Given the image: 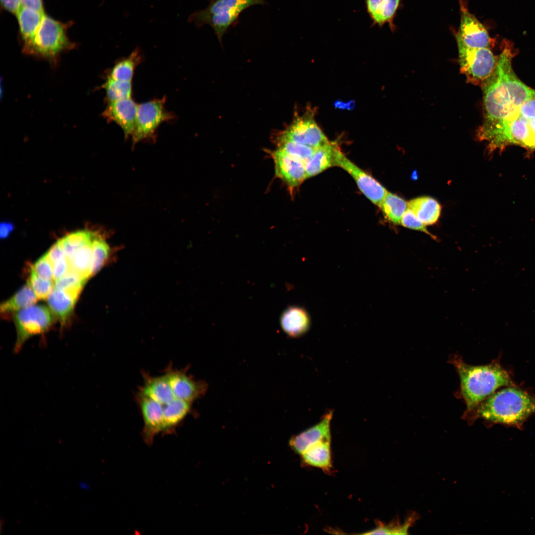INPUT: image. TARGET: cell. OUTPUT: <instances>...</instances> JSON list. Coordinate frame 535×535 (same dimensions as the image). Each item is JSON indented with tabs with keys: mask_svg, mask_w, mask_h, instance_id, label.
Masks as SVG:
<instances>
[{
	"mask_svg": "<svg viewBox=\"0 0 535 535\" xmlns=\"http://www.w3.org/2000/svg\"><path fill=\"white\" fill-rule=\"evenodd\" d=\"M0 1L5 9L15 14L21 8V0H0Z\"/></svg>",
	"mask_w": 535,
	"mask_h": 535,
	"instance_id": "42",
	"label": "cell"
},
{
	"mask_svg": "<svg viewBox=\"0 0 535 535\" xmlns=\"http://www.w3.org/2000/svg\"><path fill=\"white\" fill-rule=\"evenodd\" d=\"M47 257L53 266L59 260L65 257L60 239L54 243L46 253Z\"/></svg>",
	"mask_w": 535,
	"mask_h": 535,
	"instance_id": "40",
	"label": "cell"
},
{
	"mask_svg": "<svg viewBox=\"0 0 535 535\" xmlns=\"http://www.w3.org/2000/svg\"><path fill=\"white\" fill-rule=\"evenodd\" d=\"M79 487L83 490H91L90 485L86 482H79Z\"/></svg>",
	"mask_w": 535,
	"mask_h": 535,
	"instance_id": "46",
	"label": "cell"
},
{
	"mask_svg": "<svg viewBox=\"0 0 535 535\" xmlns=\"http://www.w3.org/2000/svg\"><path fill=\"white\" fill-rule=\"evenodd\" d=\"M21 7L30 8L44 12L42 0H21Z\"/></svg>",
	"mask_w": 535,
	"mask_h": 535,
	"instance_id": "43",
	"label": "cell"
},
{
	"mask_svg": "<svg viewBox=\"0 0 535 535\" xmlns=\"http://www.w3.org/2000/svg\"><path fill=\"white\" fill-rule=\"evenodd\" d=\"M271 155L275 164L276 175L290 187L299 186L306 179L303 162L279 149L273 151Z\"/></svg>",
	"mask_w": 535,
	"mask_h": 535,
	"instance_id": "15",
	"label": "cell"
},
{
	"mask_svg": "<svg viewBox=\"0 0 535 535\" xmlns=\"http://www.w3.org/2000/svg\"><path fill=\"white\" fill-rule=\"evenodd\" d=\"M47 299L51 310L61 324L64 325L73 312L77 299L54 287Z\"/></svg>",
	"mask_w": 535,
	"mask_h": 535,
	"instance_id": "25",
	"label": "cell"
},
{
	"mask_svg": "<svg viewBox=\"0 0 535 535\" xmlns=\"http://www.w3.org/2000/svg\"><path fill=\"white\" fill-rule=\"evenodd\" d=\"M44 14V12L25 7H21L16 14L25 50L33 42Z\"/></svg>",
	"mask_w": 535,
	"mask_h": 535,
	"instance_id": "23",
	"label": "cell"
},
{
	"mask_svg": "<svg viewBox=\"0 0 535 535\" xmlns=\"http://www.w3.org/2000/svg\"><path fill=\"white\" fill-rule=\"evenodd\" d=\"M102 88L105 89L107 103L131 98V81H123L107 78Z\"/></svg>",
	"mask_w": 535,
	"mask_h": 535,
	"instance_id": "31",
	"label": "cell"
},
{
	"mask_svg": "<svg viewBox=\"0 0 535 535\" xmlns=\"http://www.w3.org/2000/svg\"><path fill=\"white\" fill-rule=\"evenodd\" d=\"M92 254L91 276L101 269L110 254V248L104 237L95 234L92 241Z\"/></svg>",
	"mask_w": 535,
	"mask_h": 535,
	"instance_id": "33",
	"label": "cell"
},
{
	"mask_svg": "<svg viewBox=\"0 0 535 535\" xmlns=\"http://www.w3.org/2000/svg\"><path fill=\"white\" fill-rule=\"evenodd\" d=\"M379 207L389 221L394 224H399L404 213L408 209V203L402 198L387 191Z\"/></svg>",
	"mask_w": 535,
	"mask_h": 535,
	"instance_id": "29",
	"label": "cell"
},
{
	"mask_svg": "<svg viewBox=\"0 0 535 535\" xmlns=\"http://www.w3.org/2000/svg\"><path fill=\"white\" fill-rule=\"evenodd\" d=\"M138 105L131 98L109 102L103 112L108 122L116 123L122 130L125 138L132 136L136 125Z\"/></svg>",
	"mask_w": 535,
	"mask_h": 535,
	"instance_id": "13",
	"label": "cell"
},
{
	"mask_svg": "<svg viewBox=\"0 0 535 535\" xmlns=\"http://www.w3.org/2000/svg\"><path fill=\"white\" fill-rule=\"evenodd\" d=\"M535 413V398L514 387L502 389L481 402L466 419L481 418L493 423L520 425Z\"/></svg>",
	"mask_w": 535,
	"mask_h": 535,
	"instance_id": "3",
	"label": "cell"
},
{
	"mask_svg": "<svg viewBox=\"0 0 535 535\" xmlns=\"http://www.w3.org/2000/svg\"><path fill=\"white\" fill-rule=\"evenodd\" d=\"M87 279L70 269L63 276L54 281V287L77 299Z\"/></svg>",
	"mask_w": 535,
	"mask_h": 535,
	"instance_id": "32",
	"label": "cell"
},
{
	"mask_svg": "<svg viewBox=\"0 0 535 535\" xmlns=\"http://www.w3.org/2000/svg\"><path fill=\"white\" fill-rule=\"evenodd\" d=\"M280 324L282 330L289 337H301L310 328L311 317L308 311L302 307L289 306L282 313Z\"/></svg>",
	"mask_w": 535,
	"mask_h": 535,
	"instance_id": "17",
	"label": "cell"
},
{
	"mask_svg": "<svg viewBox=\"0 0 535 535\" xmlns=\"http://www.w3.org/2000/svg\"><path fill=\"white\" fill-rule=\"evenodd\" d=\"M187 368L178 370L169 364L164 370L176 398L193 403L206 393L208 385L205 381L195 380L187 374Z\"/></svg>",
	"mask_w": 535,
	"mask_h": 535,
	"instance_id": "11",
	"label": "cell"
},
{
	"mask_svg": "<svg viewBox=\"0 0 535 535\" xmlns=\"http://www.w3.org/2000/svg\"><path fill=\"white\" fill-rule=\"evenodd\" d=\"M346 103H347V110H353V109L355 107V102L353 100H349V101L346 102Z\"/></svg>",
	"mask_w": 535,
	"mask_h": 535,
	"instance_id": "47",
	"label": "cell"
},
{
	"mask_svg": "<svg viewBox=\"0 0 535 535\" xmlns=\"http://www.w3.org/2000/svg\"><path fill=\"white\" fill-rule=\"evenodd\" d=\"M330 441L323 439L309 446L301 454L304 462L329 472L332 467Z\"/></svg>",
	"mask_w": 535,
	"mask_h": 535,
	"instance_id": "21",
	"label": "cell"
},
{
	"mask_svg": "<svg viewBox=\"0 0 535 535\" xmlns=\"http://www.w3.org/2000/svg\"><path fill=\"white\" fill-rule=\"evenodd\" d=\"M92 241L79 248L69 261L70 269L87 280L91 277Z\"/></svg>",
	"mask_w": 535,
	"mask_h": 535,
	"instance_id": "28",
	"label": "cell"
},
{
	"mask_svg": "<svg viewBox=\"0 0 535 535\" xmlns=\"http://www.w3.org/2000/svg\"><path fill=\"white\" fill-rule=\"evenodd\" d=\"M69 269V261L65 257L57 261L53 266L54 280L55 281L61 278Z\"/></svg>",
	"mask_w": 535,
	"mask_h": 535,
	"instance_id": "39",
	"label": "cell"
},
{
	"mask_svg": "<svg viewBox=\"0 0 535 535\" xmlns=\"http://www.w3.org/2000/svg\"><path fill=\"white\" fill-rule=\"evenodd\" d=\"M511 48L505 46L497 58L491 74L481 86L483 95V121L477 133L485 131L506 119L527 100L535 97L515 75L512 66Z\"/></svg>",
	"mask_w": 535,
	"mask_h": 535,
	"instance_id": "1",
	"label": "cell"
},
{
	"mask_svg": "<svg viewBox=\"0 0 535 535\" xmlns=\"http://www.w3.org/2000/svg\"><path fill=\"white\" fill-rule=\"evenodd\" d=\"M13 320L16 331L14 351L18 352L29 338L47 332L55 318L47 306L33 305L14 314Z\"/></svg>",
	"mask_w": 535,
	"mask_h": 535,
	"instance_id": "5",
	"label": "cell"
},
{
	"mask_svg": "<svg viewBox=\"0 0 535 535\" xmlns=\"http://www.w3.org/2000/svg\"><path fill=\"white\" fill-rule=\"evenodd\" d=\"M143 385L139 387V391L145 396L164 405L175 398L168 381L163 374L160 376H153L143 371Z\"/></svg>",
	"mask_w": 535,
	"mask_h": 535,
	"instance_id": "18",
	"label": "cell"
},
{
	"mask_svg": "<svg viewBox=\"0 0 535 535\" xmlns=\"http://www.w3.org/2000/svg\"><path fill=\"white\" fill-rule=\"evenodd\" d=\"M367 12L372 21V26L381 27L388 23L393 31V20L399 6L400 0H364Z\"/></svg>",
	"mask_w": 535,
	"mask_h": 535,
	"instance_id": "19",
	"label": "cell"
},
{
	"mask_svg": "<svg viewBox=\"0 0 535 535\" xmlns=\"http://www.w3.org/2000/svg\"><path fill=\"white\" fill-rule=\"evenodd\" d=\"M264 3V0H210L207 7L192 13L188 21L198 28L209 25L221 42L223 35L243 10L252 5Z\"/></svg>",
	"mask_w": 535,
	"mask_h": 535,
	"instance_id": "4",
	"label": "cell"
},
{
	"mask_svg": "<svg viewBox=\"0 0 535 535\" xmlns=\"http://www.w3.org/2000/svg\"><path fill=\"white\" fill-rule=\"evenodd\" d=\"M142 59L140 49L136 48L128 56L119 59L110 69L107 77L117 80L131 81L135 70Z\"/></svg>",
	"mask_w": 535,
	"mask_h": 535,
	"instance_id": "26",
	"label": "cell"
},
{
	"mask_svg": "<svg viewBox=\"0 0 535 535\" xmlns=\"http://www.w3.org/2000/svg\"><path fill=\"white\" fill-rule=\"evenodd\" d=\"M69 45L62 24L44 14L33 42L25 51L52 57Z\"/></svg>",
	"mask_w": 535,
	"mask_h": 535,
	"instance_id": "7",
	"label": "cell"
},
{
	"mask_svg": "<svg viewBox=\"0 0 535 535\" xmlns=\"http://www.w3.org/2000/svg\"><path fill=\"white\" fill-rule=\"evenodd\" d=\"M412 515L409 517L403 524L399 523H392L385 525L379 523L376 528L371 531L363 533L365 535H404L408 534V531L410 527L414 523L415 516Z\"/></svg>",
	"mask_w": 535,
	"mask_h": 535,
	"instance_id": "35",
	"label": "cell"
},
{
	"mask_svg": "<svg viewBox=\"0 0 535 535\" xmlns=\"http://www.w3.org/2000/svg\"><path fill=\"white\" fill-rule=\"evenodd\" d=\"M338 146L335 143H328L316 148L314 153L305 163L306 178L319 174L334 165L335 152Z\"/></svg>",
	"mask_w": 535,
	"mask_h": 535,
	"instance_id": "20",
	"label": "cell"
},
{
	"mask_svg": "<svg viewBox=\"0 0 535 535\" xmlns=\"http://www.w3.org/2000/svg\"><path fill=\"white\" fill-rule=\"evenodd\" d=\"M192 403L175 398L163 405L164 428L163 432L170 433L180 424L192 410Z\"/></svg>",
	"mask_w": 535,
	"mask_h": 535,
	"instance_id": "24",
	"label": "cell"
},
{
	"mask_svg": "<svg viewBox=\"0 0 535 535\" xmlns=\"http://www.w3.org/2000/svg\"><path fill=\"white\" fill-rule=\"evenodd\" d=\"M459 32L456 38L472 48H489L491 39L483 25L464 6L461 7Z\"/></svg>",
	"mask_w": 535,
	"mask_h": 535,
	"instance_id": "14",
	"label": "cell"
},
{
	"mask_svg": "<svg viewBox=\"0 0 535 535\" xmlns=\"http://www.w3.org/2000/svg\"><path fill=\"white\" fill-rule=\"evenodd\" d=\"M334 165L339 166L348 172L365 196L379 207L387 191L378 181L350 161L338 147L335 152Z\"/></svg>",
	"mask_w": 535,
	"mask_h": 535,
	"instance_id": "10",
	"label": "cell"
},
{
	"mask_svg": "<svg viewBox=\"0 0 535 535\" xmlns=\"http://www.w3.org/2000/svg\"><path fill=\"white\" fill-rule=\"evenodd\" d=\"M334 107L337 109L347 110V103L341 100H336L334 103Z\"/></svg>",
	"mask_w": 535,
	"mask_h": 535,
	"instance_id": "45",
	"label": "cell"
},
{
	"mask_svg": "<svg viewBox=\"0 0 535 535\" xmlns=\"http://www.w3.org/2000/svg\"><path fill=\"white\" fill-rule=\"evenodd\" d=\"M52 281L41 277L31 268L27 283L30 286L38 299L46 300L54 287Z\"/></svg>",
	"mask_w": 535,
	"mask_h": 535,
	"instance_id": "36",
	"label": "cell"
},
{
	"mask_svg": "<svg viewBox=\"0 0 535 535\" xmlns=\"http://www.w3.org/2000/svg\"><path fill=\"white\" fill-rule=\"evenodd\" d=\"M408 208L426 225L435 223L441 212V206L438 202L429 197H421L411 200L408 203Z\"/></svg>",
	"mask_w": 535,
	"mask_h": 535,
	"instance_id": "22",
	"label": "cell"
},
{
	"mask_svg": "<svg viewBox=\"0 0 535 535\" xmlns=\"http://www.w3.org/2000/svg\"><path fill=\"white\" fill-rule=\"evenodd\" d=\"M279 137L314 148L330 142L317 124L310 110L302 116H297Z\"/></svg>",
	"mask_w": 535,
	"mask_h": 535,
	"instance_id": "9",
	"label": "cell"
},
{
	"mask_svg": "<svg viewBox=\"0 0 535 535\" xmlns=\"http://www.w3.org/2000/svg\"><path fill=\"white\" fill-rule=\"evenodd\" d=\"M449 362L454 366L459 376L460 388L457 394L466 406L463 415L465 420L498 388L513 385L508 373L496 363L471 365L458 355H452Z\"/></svg>",
	"mask_w": 535,
	"mask_h": 535,
	"instance_id": "2",
	"label": "cell"
},
{
	"mask_svg": "<svg viewBox=\"0 0 535 535\" xmlns=\"http://www.w3.org/2000/svg\"><path fill=\"white\" fill-rule=\"evenodd\" d=\"M332 415L333 411H328L318 424L293 437L290 443L294 450L301 455L311 445L323 439H331L330 422Z\"/></svg>",
	"mask_w": 535,
	"mask_h": 535,
	"instance_id": "16",
	"label": "cell"
},
{
	"mask_svg": "<svg viewBox=\"0 0 535 535\" xmlns=\"http://www.w3.org/2000/svg\"><path fill=\"white\" fill-rule=\"evenodd\" d=\"M135 398L143 420L144 440L147 444H151L155 436L163 431V405L139 391Z\"/></svg>",
	"mask_w": 535,
	"mask_h": 535,
	"instance_id": "12",
	"label": "cell"
},
{
	"mask_svg": "<svg viewBox=\"0 0 535 535\" xmlns=\"http://www.w3.org/2000/svg\"><path fill=\"white\" fill-rule=\"evenodd\" d=\"M95 234L87 230H80L60 239L65 257L70 260L79 248L93 240Z\"/></svg>",
	"mask_w": 535,
	"mask_h": 535,
	"instance_id": "30",
	"label": "cell"
},
{
	"mask_svg": "<svg viewBox=\"0 0 535 535\" xmlns=\"http://www.w3.org/2000/svg\"><path fill=\"white\" fill-rule=\"evenodd\" d=\"M400 224L405 227L423 232L432 239H436V237L428 230L426 225L421 222L409 208L404 213Z\"/></svg>",
	"mask_w": 535,
	"mask_h": 535,
	"instance_id": "37",
	"label": "cell"
},
{
	"mask_svg": "<svg viewBox=\"0 0 535 535\" xmlns=\"http://www.w3.org/2000/svg\"><path fill=\"white\" fill-rule=\"evenodd\" d=\"M38 299L28 283L0 307L1 314L7 315L34 305Z\"/></svg>",
	"mask_w": 535,
	"mask_h": 535,
	"instance_id": "27",
	"label": "cell"
},
{
	"mask_svg": "<svg viewBox=\"0 0 535 535\" xmlns=\"http://www.w3.org/2000/svg\"><path fill=\"white\" fill-rule=\"evenodd\" d=\"M165 97L155 99L138 105L136 125L132 136L133 146L142 140L154 138L162 123L174 118L175 115L165 107Z\"/></svg>",
	"mask_w": 535,
	"mask_h": 535,
	"instance_id": "8",
	"label": "cell"
},
{
	"mask_svg": "<svg viewBox=\"0 0 535 535\" xmlns=\"http://www.w3.org/2000/svg\"><path fill=\"white\" fill-rule=\"evenodd\" d=\"M14 229L13 224L10 222L4 221L0 224V237L1 238H6L12 232Z\"/></svg>",
	"mask_w": 535,
	"mask_h": 535,
	"instance_id": "44",
	"label": "cell"
},
{
	"mask_svg": "<svg viewBox=\"0 0 535 535\" xmlns=\"http://www.w3.org/2000/svg\"><path fill=\"white\" fill-rule=\"evenodd\" d=\"M460 71L469 83L482 85L495 69L497 58L488 48H472L456 38Z\"/></svg>",
	"mask_w": 535,
	"mask_h": 535,
	"instance_id": "6",
	"label": "cell"
},
{
	"mask_svg": "<svg viewBox=\"0 0 535 535\" xmlns=\"http://www.w3.org/2000/svg\"><path fill=\"white\" fill-rule=\"evenodd\" d=\"M278 149L302 161L305 164L313 154L316 148L279 137Z\"/></svg>",
	"mask_w": 535,
	"mask_h": 535,
	"instance_id": "34",
	"label": "cell"
},
{
	"mask_svg": "<svg viewBox=\"0 0 535 535\" xmlns=\"http://www.w3.org/2000/svg\"><path fill=\"white\" fill-rule=\"evenodd\" d=\"M32 268L41 277L52 281L54 280L53 265L49 260L46 253L34 263Z\"/></svg>",
	"mask_w": 535,
	"mask_h": 535,
	"instance_id": "38",
	"label": "cell"
},
{
	"mask_svg": "<svg viewBox=\"0 0 535 535\" xmlns=\"http://www.w3.org/2000/svg\"><path fill=\"white\" fill-rule=\"evenodd\" d=\"M521 115L529 118H535V97L525 102L517 110Z\"/></svg>",
	"mask_w": 535,
	"mask_h": 535,
	"instance_id": "41",
	"label": "cell"
}]
</instances>
